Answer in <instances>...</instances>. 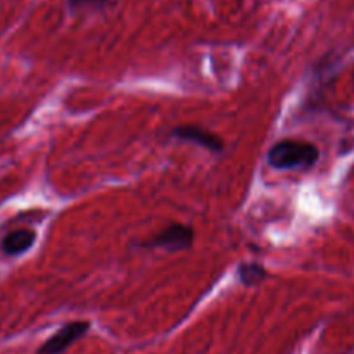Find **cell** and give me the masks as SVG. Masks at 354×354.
I'll return each mask as SVG.
<instances>
[{
    "mask_svg": "<svg viewBox=\"0 0 354 354\" xmlns=\"http://www.w3.org/2000/svg\"><path fill=\"white\" fill-rule=\"evenodd\" d=\"M107 0H69V7L71 9H83V7H100L104 6Z\"/></svg>",
    "mask_w": 354,
    "mask_h": 354,
    "instance_id": "obj_7",
    "label": "cell"
},
{
    "mask_svg": "<svg viewBox=\"0 0 354 354\" xmlns=\"http://www.w3.org/2000/svg\"><path fill=\"white\" fill-rule=\"evenodd\" d=\"M90 324L88 322H71V324L64 325V327L59 328L50 339L44 342L37 354H61L64 353L73 342L78 341L80 337L88 332Z\"/></svg>",
    "mask_w": 354,
    "mask_h": 354,
    "instance_id": "obj_3",
    "label": "cell"
},
{
    "mask_svg": "<svg viewBox=\"0 0 354 354\" xmlns=\"http://www.w3.org/2000/svg\"><path fill=\"white\" fill-rule=\"evenodd\" d=\"M320 158L317 145L304 140H280L268 152V165L275 169L311 168Z\"/></svg>",
    "mask_w": 354,
    "mask_h": 354,
    "instance_id": "obj_1",
    "label": "cell"
},
{
    "mask_svg": "<svg viewBox=\"0 0 354 354\" xmlns=\"http://www.w3.org/2000/svg\"><path fill=\"white\" fill-rule=\"evenodd\" d=\"M194 244V230L189 225L175 223L145 242L149 249H166V251H185Z\"/></svg>",
    "mask_w": 354,
    "mask_h": 354,
    "instance_id": "obj_2",
    "label": "cell"
},
{
    "mask_svg": "<svg viewBox=\"0 0 354 354\" xmlns=\"http://www.w3.org/2000/svg\"><path fill=\"white\" fill-rule=\"evenodd\" d=\"M237 275L245 287H254L268 277V272L259 263H242L237 270Z\"/></svg>",
    "mask_w": 354,
    "mask_h": 354,
    "instance_id": "obj_6",
    "label": "cell"
},
{
    "mask_svg": "<svg viewBox=\"0 0 354 354\" xmlns=\"http://www.w3.org/2000/svg\"><path fill=\"white\" fill-rule=\"evenodd\" d=\"M35 239H37V235L31 230H24V228L14 230L3 237L2 251L9 256L23 254L24 251H28L35 244Z\"/></svg>",
    "mask_w": 354,
    "mask_h": 354,
    "instance_id": "obj_5",
    "label": "cell"
},
{
    "mask_svg": "<svg viewBox=\"0 0 354 354\" xmlns=\"http://www.w3.org/2000/svg\"><path fill=\"white\" fill-rule=\"evenodd\" d=\"M169 137L180 142H192V144L201 145V147L207 149V151L214 152V154H220L225 149L223 140L218 135L211 133V131L204 130L201 127H196V124H182V127H176Z\"/></svg>",
    "mask_w": 354,
    "mask_h": 354,
    "instance_id": "obj_4",
    "label": "cell"
},
{
    "mask_svg": "<svg viewBox=\"0 0 354 354\" xmlns=\"http://www.w3.org/2000/svg\"><path fill=\"white\" fill-rule=\"evenodd\" d=\"M353 85H354V75H353Z\"/></svg>",
    "mask_w": 354,
    "mask_h": 354,
    "instance_id": "obj_8",
    "label": "cell"
}]
</instances>
